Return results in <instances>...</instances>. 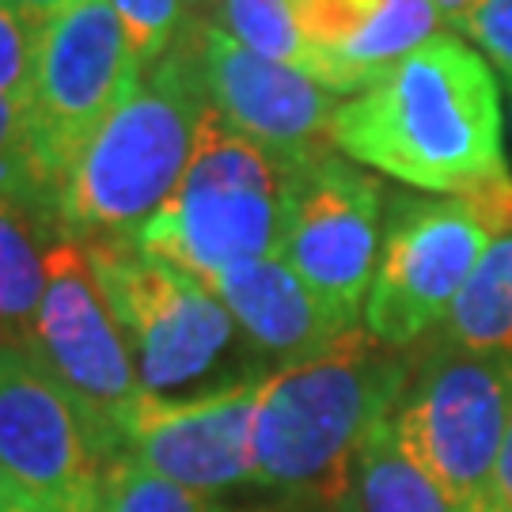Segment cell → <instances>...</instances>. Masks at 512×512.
<instances>
[{"mask_svg":"<svg viewBox=\"0 0 512 512\" xmlns=\"http://www.w3.org/2000/svg\"><path fill=\"white\" fill-rule=\"evenodd\" d=\"M61 236L54 213L0 194V342L31 346L46 293V258Z\"/></svg>","mask_w":512,"mask_h":512,"instance_id":"16","label":"cell"},{"mask_svg":"<svg viewBox=\"0 0 512 512\" xmlns=\"http://www.w3.org/2000/svg\"><path fill=\"white\" fill-rule=\"evenodd\" d=\"M84 247L148 395L217 387L213 376L243 342L220 296L198 277L141 251L133 239Z\"/></svg>","mask_w":512,"mask_h":512,"instance_id":"5","label":"cell"},{"mask_svg":"<svg viewBox=\"0 0 512 512\" xmlns=\"http://www.w3.org/2000/svg\"><path fill=\"white\" fill-rule=\"evenodd\" d=\"M202 76L209 107L285 160H308L334 148L330 129L346 95L330 92L293 65L262 57L202 19Z\"/></svg>","mask_w":512,"mask_h":512,"instance_id":"13","label":"cell"},{"mask_svg":"<svg viewBox=\"0 0 512 512\" xmlns=\"http://www.w3.org/2000/svg\"><path fill=\"white\" fill-rule=\"evenodd\" d=\"M330 141L372 175L440 198H471L512 175L501 84L456 31L433 35L349 95Z\"/></svg>","mask_w":512,"mask_h":512,"instance_id":"1","label":"cell"},{"mask_svg":"<svg viewBox=\"0 0 512 512\" xmlns=\"http://www.w3.org/2000/svg\"><path fill=\"white\" fill-rule=\"evenodd\" d=\"M137 80L141 73L129 61L126 31L110 0H80L42 23L27 110L38 164L54 183L57 202L76 160L114 118V110L126 103Z\"/></svg>","mask_w":512,"mask_h":512,"instance_id":"8","label":"cell"},{"mask_svg":"<svg viewBox=\"0 0 512 512\" xmlns=\"http://www.w3.org/2000/svg\"><path fill=\"white\" fill-rule=\"evenodd\" d=\"M114 459L27 346L0 342V486L42 512H103Z\"/></svg>","mask_w":512,"mask_h":512,"instance_id":"9","label":"cell"},{"mask_svg":"<svg viewBox=\"0 0 512 512\" xmlns=\"http://www.w3.org/2000/svg\"><path fill=\"white\" fill-rule=\"evenodd\" d=\"M494 228L463 198H387L384 247L365 300V330L391 349H414L448 319Z\"/></svg>","mask_w":512,"mask_h":512,"instance_id":"7","label":"cell"},{"mask_svg":"<svg viewBox=\"0 0 512 512\" xmlns=\"http://www.w3.org/2000/svg\"><path fill=\"white\" fill-rule=\"evenodd\" d=\"M395 414V410H391ZM334 512H463L440 482L410 456L395 421L384 418L353 459Z\"/></svg>","mask_w":512,"mask_h":512,"instance_id":"17","label":"cell"},{"mask_svg":"<svg viewBox=\"0 0 512 512\" xmlns=\"http://www.w3.org/2000/svg\"><path fill=\"white\" fill-rule=\"evenodd\" d=\"M433 338L471 353L512 349V232H501L486 247L471 281L463 285Z\"/></svg>","mask_w":512,"mask_h":512,"instance_id":"18","label":"cell"},{"mask_svg":"<svg viewBox=\"0 0 512 512\" xmlns=\"http://www.w3.org/2000/svg\"><path fill=\"white\" fill-rule=\"evenodd\" d=\"M505 122H509V137H512V88H509V114H505Z\"/></svg>","mask_w":512,"mask_h":512,"instance_id":"30","label":"cell"},{"mask_svg":"<svg viewBox=\"0 0 512 512\" xmlns=\"http://www.w3.org/2000/svg\"><path fill=\"white\" fill-rule=\"evenodd\" d=\"M205 110L202 19L194 16L76 160L57 202L61 236L80 243L141 236L183 179Z\"/></svg>","mask_w":512,"mask_h":512,"instance_id":"3","label":"cell"},{"mask_svg":"<svg viewBox=\"0 0 512 512\" xmlns=\"http://www.w3.org/2000/svg\"><path fill=\"white\" fill-rule=\"evenodd\" d=\"M31 353L84 410L95 440L110 459L122 456L118 425L145 391L129 346L118 330L107 296L99 289L88 247L57 236L46 258V293L38 304Z\"/></svg>","mask_w":512,"mask_h":512,"instance_id":"11","label":"cell"},{"mask_svg":"<svg viewBox=\"0 0 512 512\" xmlns=\"http://www.w3.org/2000/svg\"><path fill=\"white\" fill-rule=\"evenodd\" d=\"M296 164L209 107L175 194L133 243L205 285L251 258L281 255Z\"/></svg>","mask_w":512,"mask_h":512,"instance_id":"4","label":"cell"},{"mask_svg":"<svg viewBox=\"0 0 512 512\" xmlns=\"http://www.w3.org/2000/svg\"><path fill=\"white\" fill-rule=\"evenodd\" d=\"M217 23L224 35L262 57L293 65L304 76L319 80V57L300 35L293 0H217Z\"/></svg>","mask_w":512,"mask_h":512,"instance_id":"19","label":"cell"},{"mask_svg":"<svg viewBox=\"0 0 512 512\" xmlns=\"http://www.w3.org/2000/svg\"><path fill=\"white\" fill-rule=\"evenodd\" d=\"M0 512H42L35 509L27 497H19L16 490H8V486H0Z\"/></svg>","mask_w":512,"mask_h":512,"instance_id":"28","label":"cell"},{"mask_svg":"<svg viewBox=\"0 0 512 512\" xmlns=\"http://www.w3.org/2000/svg\"><path fill=\"white\" fill-rule=\"evenodd\" d=\"M110 8L126 31L129 61L141 76L179 42L186 23L194 19L190 0H110Z\"/></svg>","mask_w":512,"mask_h":512,"instance_id":"22","label":"cell"},{"mask_svg":"<svg viewBox=\"0 0 512 512\" xmlns=\"http://www.w3.org/2000/svg\"><path fill=\"white\" fill-rule=\"evenodd\" d=\"M38 42H42V23L16 8L12 0H0V95L31 103Z\"/></svg>","mask_w":512,"mask_h":512,"instance_id":"23","label":"cell"},{"mask_svg":"<svg viewBox=\"0 0 512 512\" xmlns=\"http://www.w3.org/2000/svg\"><path fill=\"white\" fill-rule=\"evenodd\" d=\"M293 12L319 84L338 95H357L448 27L433 0H293Z\"/></svg>","mask_w":512,"mask_h":512,"instance_id":"14","label":"cell"},{"mask_svg":"<svg viewBox=\"0 0 512 512\" xmlns=\"http://www.w3.org/2000/svg\"><path fill=\"white\" fill-rule=\"evenodd\" d=\"M433 4L440 8V16H444V23H448V27H456L459 19L467 16V12L475 8L478 0H433Z\"/></svg>","mask_w":512,"mask_h":512,"instance_id":"27","label":"cell"},{"mask_svg":"<svg viewBox=\"0 0 512 512\" xmlns=\"http://www.w3.org/2000/svg\"><path fill=\"white\" fill-rule=\"evenodd\" d=\"M456 31L475 42V50L490 61V69H497L505 88H512V0H478L456 23Z\"/></svg>","mask_w":512,"mask_h":512,"instance_id":"24","label":"cell"},{"mask_svg":"<svg viewBox=\"0 0 512 512\" xmlns=\"http://www.w3.org/2000/svg\"><path fill=\"white\" fill-rule=\"evenodd\" d=\"M262 372L190 395H148L122 414V456L205 497L251 486V425Z\"/></svg>","mask_w":512,"mask_h":512,"instance_id":"12","label":"cell"},{"mask_svg":"<svg viewBox=\"0 0 512 512\" xmlns=\"http://www.w3.org/2000/svg\"><path fill=\"white\" fill-rule=\"evenodd\" d=\"M395 429L410 456L463 512H490L497 459L512 425V349L471 353L433 338L414 361Z\"/></svg>","mask_w":512,"mask_h":512,"instance_id":"6","label":"cell"},{"mask_svg":"<svg viewBox=\"0 0 512 512\" xmlns=\"http://www.w3.org/2000/svg\"><path fill=\"white\" fill-rule=\"evenodd\" d=\"M414 357L361 327L274 365L258 380L251 425V486L319 512L342 501L368 433L403 399Z\"/></svg>","mask_w":512,"mask_h":512,"instance_id":"2","label":"cell"},{"mask_svg":"<svg viewBox=\"0 0 512 512\" xmlns=\"http://www.w3.org/2000/svg\"><path fill=\"white\" fill-rule=\"evenodd\" d=\"M0 194L57 217V190L38 164L31 110L8 95H0Z\"/></svg>","mask_w":512,"mask_h":512,"instance_id":"20","label":"cell"},{"mask_svg":"<svg viewBox=\"0 0 512 512\" xmlns=\"http://www.w3.org/2000/svg\"><path fill=\"white\" fill-rule=\"evenodd\" d=\"M16 8H23L31 19H38V23H46V19H54L57 12H65V8H73V4H80V0H12Z\"/></svg>","mask_w":512,"mask_h":512,"instance_id":"26","label":"cell"},{"mask_svg":"<svg viewBox=\"0 0 512 512\" xmlns=\"http://www.w3.org/2000/svg\"><path fill=\"white\" fill-rule=\"evenodd\" d=\"M236 512V509H232ZM239 512H319V509H311V505H296V501H270V505H258V509H239Z\"/></svg>","mask_w":512,"mask_h":512,"instance_id":"29","label":"cell"},{"mask_svg":"<svg viewBox=\"0 0 512 512\" xmlns=\"http://www.w3.org/2000/svg\"><path fill=\"white\" fill-rule=\"evenodd\" d=\"M209 289L236 319L251 353L270 357L274 365L308 357L338 334L353 330L315 296L285 255H262L232 266L213 277Z\"/></svg>","mask_w":512,"mask_h":512,"instance_id":"15","label":"cell"},{"mask_svg":"<svg viewBox=\"0 0 512 512\" xmlns=\"http://www.w3.org/2000/svg\"><path fill=\"white\" fill-rule=\"evenodd\" d=\"M490 512H512V425H509V437H505V448H501V459H497Z\"/></svg>","mask_w":512,"mask_h":512,"instance_id":"25","label":"cell"},{"mask_svg":"<svg viewBox=\"0 0 512 512\" xmlns=\"http://www.w3.org/2000/svg\"><path fill=\"white\" fill-rule=\"evenodd\" d=\"M387 194L338 148L293 167L281 255L346 327H361L384 247Z\"/></svg>","mask_w":512,"mask_h":512,"instance_id":"10","label":"cell"},{"mask_svg":"<svg viewBox=\"0 0 512 512\" xmlns=\"http://www.w3.org/2000/svg\"><path fill=\"white\" fill-rule=\"evenodd\" d=\"M103 512H232L220 497L186 490L171 478L148 471L145 463L118 456L107 471V501Z\"/></svg>","mask_w":512,"mask_h":512,"instance_id":"21","label":"cell"}]
</instances>
